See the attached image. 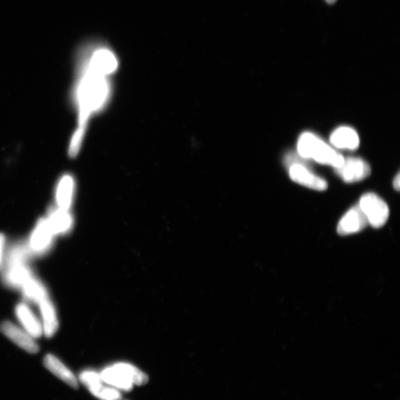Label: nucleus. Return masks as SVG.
I'll return each instance as SVG.
<instances>
[{"label":"nucleus","instance_id":"nucleus-13","mask_svg":"<svg viewBox=\"0 0 400 400\" xmlns=\"http://www.w3.org/2000/svg\"><path fill=\"white\" fill-rule=\"evenodd\" d=\"M42 331L48 338L55 334L59 327L57 311L52 302L46 297L39 302Z\"/></svg>","mask_w":400,"mask_h":400},{"label":"nucleus","instance_id":"nucleus-7","mask_svg":"<svg viewBox=\"0 0 400 400\" xmlns=\"http://www.w3.org/2000/svg\"><path fill=\"white\" fill-rule=\"evenodd\" d=\"M289 177L299 185L310 189L322 191L328 189V182L325 180L313 174L301 164H295L290 166Z\"/></svg>","mask_w":400,"mask_h":400},{"label":"nucleus","instance_id":"nucleus-23","mask_svg":"<svg viewBox=\"0 0 400 400\" xmlns=\"http://www.w3.org/2000/svg\"><path fill=\"white\" fill-rule=\"evenodd\" d=\"M394 188L396 191H399L400 189V176L399 173H398L397 175L395 177L393 182Z\"/></svg>","mask_w":400,"mask_h":400},{"label":"nucleus","instance_id":"nucleus-22","mask_svg":"<svg viewBox=\"0 0 400 400\" xmlns=\"http://www.w3.org/2000/svg\"><path fill=\"white\" fill-rule=\"evenodd\" d=\"M6 243L5 235L0 234V270L3 268L5 263Z\"/></svg>","mask_w":400,"mask_h":400},{"label":"nucleus","instance_id":"nucleus-16","mask_svg":"<svg viewBox=\"0 0 400 400\" xmlns=\"http://www.w3.org/2000/svg\"><path fill=\"white\" fill-rule=\"evenodd\" d=\"M74 196V181L71 176L64 175L60 180L56 191V202L59 209L69 211Z\"/></svg>","mask_w":400,"mask_h":400},{"label":"nucleus","instance_id":"nucleus-15","mask_svg":"<svg viewBox=\"0 0 400 400\" xmlns=\"http://www.w3.org/2000/svg\"><path fill=\"white\" fill-rule=\"evenodd\" d=\"M47 220L55 235L68 233L73 223L69 211L62 210L58 207L50 210Z\"/></svg>","mask_w":400,"mask_h":400},{"label":"nucleus","instance_id":"nucleus-20","mask_svg":"<svg viewBox=\"0 0 400 400\" xmlns=\"http://www.w3.org/2000/svg\"><path fill=\"white\" fill-rule=\"evenodd\" d=\"M27 257V248L21 245H15L8 253L6 261L7 265L8 266H10L18 264H24L26 263Z\"/></svg>","mask_w":400,"mask_h":400},{"label":"nucleus","instance_id":"nucleus-4","mask_svg":"<svg viewBox=\"0 0 400 400\" xmlns=\"http://www.w3.org/2000/svg\"><path fill=\"white\" fill-rule=\"evenodd\" d=\"M359 207L364 213L367 223L375 229L381 228L389 218L387 203L374 193H367L360 200Z\"/></svg>","mask_w":400,"mask_h":400},{"label":"nucleus","instance_id":"nucleus-17","mask_svg":"<svg viewBox=\"0 0 400 400\" xmlns=\"http://www.w3.org/2000/svg\"><path fill=\"white\" fill-rule=\"evenodd\" d=\"M32 276L31 270L24 264H18L7 267L5 275L6 282L12 286L21 287Z\"/></svg>","mask_w":400,"mask_h":400},{"label":"nucleus","instance_id":"nucleus-14","mask_svg":"<svg viewBox=\"0 0 400 400\" xmlns=\"http://www.w3.org/2000/svg\"><path fill=\"white\" fill-rule=\"evenodd\" d=\"M44 365L46 369L53 374L60 378L61 381L69 385L73 388H78L77 377L64 365L55 356L48 354L44 359Z\"/></svg>","mask_w":400,"mask_h":400},{"label":"nucleus","instance_id":"nucleus-1","mask_svg":"<svg viewBox=\"0 0 400 400\" xmlns=\"http://www.w3.org/2000/svg\"><path fill=\"white\" fill-rule=\"evenodd\" d=\"M110 94V83L107 76L93 71L84 64L75 89V101L79 114L77 130L85 132L89 117L103 109L109 102Z\"/></svg>","mask_w":400,"mask_h":400},{"label":"nucleus","instance_id":"nucleus-5","mask_svg":"<svg viewBox=\"0 0 400 400\" xmlns=\"http://www.w3.org/2000/svg\"><path fill=\"white\" fill-rule=\"evenodd\" d=\"M337 175L346 183H354L369 177L372 169L366 161L359 157L344 159L342 165L335 168Z\"/></svg>","mask_w":400,"mask_h":400},{"label":"nucleus","instance_id":"nucleus-21","mask_svg":"<svg viewBox=\"0 0 400 400\" xmlns=\"http://www.w3.org/2000/svg\"><path fill=\"white\" fill-rule=\"evenodd\" d=\"M95 397L102 400H119L121 398V394L114 387L103 385Z\"/></svg>","mask_w":400,"mask_h":400},{"label":"nucleus","instance_id":"nucleus-11","mask_svg":"<svg viewBox=\"0 0 400 400\" xmlns=\"http://www.w3.org/2000/svg\"><path fill=\"white\" fill-rule=\"evenodd\" d=\"M15 313L21 325L32 338H39L41 337L43 333L42 323L28 305L24 302L18 304L15 308Z\"/></svg>","mask_w":400,"mask_h":400},{"label":"nucleus","instance_id":"nucleus-8","mask_svg":"<svg viewBox=\"0 0 400 400\" xmlns=\"http://www.w3.org/2000/svg\"><path fill=\"white\" fill-rule=\"evenodd\" d=\"M0 331L9 340H12L21 349L30 354L38 352L39 347L34 338L12 322L6 321L0 325Z\"/></svg>","mask_w":400,"mask_h":400},{"label":"nucleus","instance_id":"nucleus-6","mask_svg":"<svg viewBox=\"0 0 400 400\" xmlns=\"http://www.w3.org/2000/svg\"><path fill=\"white\" fill-rule=\"evenodd\" d=\"M55 236L47 218L38 221L29 241V250L36 255L47 252L51 246Z\"/></svg>","mask_w":400,"mask_h":400},{"label":"nucleus","instance_id":"nucleus-19","mask_svg":"<svg viewBox=\"0 0 400 400\" xmlns=\"http://www.w3.org/2000/svg\"><path fill=\"white\" fill-rule=\"evenodd\" d=\"M80 381L89 388V390L94 396L103 385L101 374L94 371L82 372L80 375Z\"/></svg>","mask_w":400,"mask_h":400},{"label":"nucleus","instance_id":"nucleus-2","mask_svg":"<svg viewBox=\"0 0 400 400\" xmlns=\"http://www.w3.org/2000/svg\"><path fill=\"white\" fill-rule=\"evenodd\" d=\"M297 151L302 158L312 159L320 164L330 166L334 168L340 167L345 159L338 151L311 132L300 135Z\"/></svg>","mask_w":400,"mask_h":400},{"label":"nucleus","instance_id":"nucleus-24","mask_svg":"<svg viewBox=\"0 0 400 400\" xmlns=\"http://www.w3.org/2000/svg\"><path fill=\"white\" fill-rule=\"evenodd\" d=\"M326 1H327L329 4H333L334 3H336L337 0H326Z\"/></svg>","mask_w":400,"mask_h":400},{"label":"nucleus","instance_id":"nucleus-10","mask_svg":"<svg viewBox=\"0 0 400 400\" xmlns=\"http://www.w3.org/2000/svg\"><path fill=\"white\" fill-rule=\"evenodd\" d=\"M93 71L109 77L117 68L118 63L114 53L110 50L100 49L94 51L86 63Z\"/></svg>","mask_w":400,"mask_h":400},{"label":"nucleus","instance_id":"nucleus-9","mask_svg":"<svg viewBox=\"0 0 400 400\" xmlns=\"http://www.w3.org/2000/svg\"><path fill=\"white\" fill-rule=\"evenodd\" d=\"M369 225L359 205L345 214L338 225V233L341 236L351 235L363 231Z\"/></svg>","mask_w":400,"mask_h":400},{"label":"nucleus","instance_id":"nucleus-12","mask_svg":"<svg viewBox=\"0 0 400 400\" xmlns=\"http://www.w3.org/2000/svg\"><path fill=\"white\" fill-rule=\"evenodd\" d=\"M330 142L339 149L356 150L360 146V137L354 128L342 126L332 132Z\"/></svg>","mask_w":400,"mask_h":400},{"label":"nucleus","instance_id":"nucleus-18","mask_svg":"<svg viewBox=\"0 0 400 400\" xmlns=\"http://www.w3.org/2000/svg\"><path fill=\"white\" fill-rule=\"evenodd\" d=\"M23 293L25 297L35 304L48 297V293L44 286H43L40 281L32 276L28 279L23 286Z\"/></svg>","mask_w":400,"mask_h":400},{"label":"nucleus","instance_id":"nucleus-3","mask_svg":"<svg viewBox=\"0 0 400 400\" xmlns=\"http://www.w3.org/2000/svg\"><path fill=\"white\" fill-rule=\"evenodd\" d=\"M103 383L118 390L129 391L134 385H143L148 382L147 376L131 364L121 363L106 367L101 373Z\"/></svg>","mask_w":400,"mask_h":400}]
</instances>
